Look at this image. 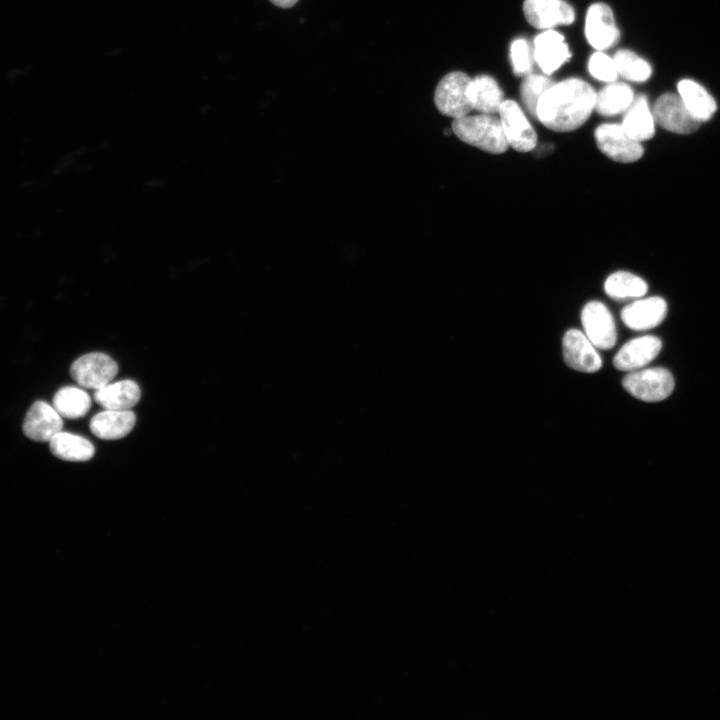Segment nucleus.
<instances>
[{"label": "nucleus", "instance_id": "29", "mask_svg": "<svg viewBox=\"0 0 720 720\" xmlns=\"http://www.w3.org/2000/svg\"><path fill=\"white\" fill-rule=\"evenodd\" d=\"M510 57L516 75H526L530 73L532 67L530 48L525 39L517 38L511 43Z\"/></svg>", "mask_w": 720, "mask_h": 720}, {"label": "nucleus", "instance_id": "28", "mask_svg": "<svg viewBox=\"0 0 720 720\" xmlns=\"http://www.w3.org/2000/svg\"><path fill=\"white\" fill-rule=\"evenodd\" d=\"M588 69L594 78L604 82H612L618 75L613 58L600 51L590 56Z\"/></svg>", "mask_w": 720, "mask_h": 720}, {"label": "nucleus", "instance_id": "2", "mask_svg": "<svg viewBox=\"0 0 720 720\" xmlns=\"http://www.w3.org/2000/svg\"><path fill=\"white\" fill-rule=\"evenodd\" d=\"M452 131L462 142L492 154L504 153L509 147L500 118L491 114L456 118Z\"/></svg>", "mask_w": 720, "mask_h": 720}, {"label": "nucleus", "instance_id": "11", "mask_svg": "<svg viewBox=\"0 0 720 720\" xmlns=\"http://www.w3.org/2000/svg\"><path fill=\"white\" fill-rule=\"evenodd\" d=\"M585 35L591 46L604 50L614 46L620 37L613 12L605 3H594L587 11Z\"/></svg>", "mask_w": 720, "mask_h": 720}, {"label": "nucleus", "instance_id": "14", "mask_svg": "<svg viewBox=\"0 0 720 720\" xmlns=\"http://www.w3.org/2000/svg\"><path fill=\"white\" fill-rule=\"evenodd\" d=\"M662 348L661 340L653 335L636 337L626 342L616 353L613 365L620 371L631 372L648 365Z\"/></svg>", "mask_w": 720, "mask_h": 720}, {"label": "nucleus", "instance_id": "23", "mask_svg": "<svg viewBox=\"0 0 720 720\" xmlns=\"http://www.w3.org/2000/svg\"><path fill=\"white\" fill-rule=\"evenodd\" d=\"M604 290L610 298L617 301L636 300L647 293L648 285L633 273L617 271L608 276Z\"/></svg>", "mask_w": 720, "mask_h": 720}, {"label": "nucleus", "instance_id": "4", "mask_svg": "<svg viewBox=\"0 0 720 720\" xmlns=\"http://www.w3.org/2000/svg\"><path fill=\"white\" fill-rule=\"evenodd\" d=\"M470 81L471 78L461 71L450 72L439 81L434 103L441 114L456 119L473 110L467 95Z\"/></svg>", "mask_w": 720, "mask_h": 720}, {"label": "nucleus", "instance_id": "8", "mask_svg": "<svg viewBox=\"0 0 720 720\" xmlns=\"http://www.w3.org/2000/svg\"><path fill=\"white\" fill-rule=\"evenodd\" d=\"M655 123L677 134H690L698 130L700 122L689 112L678 94L666 93L655 102Z\"/></svg>", "mask_w": 720, "mask_h": 720}, {"label": "nucleus", "instance_id": "30", "mask_svg": "<svg viewBox=\"0 0 720 720\" xmlns=\"http://www.w3.org/2000/svg\"><path fill=\"white\" fill-rule=\"evenodd\" d=\"M274 5L281 7V8H290L294 6L298 0H269Z\"/></svg>", "mask_w": 720, "mask_h": 720}, {"label": "nucleus", "instance_id": "3", "mask_svg": "<svg viewBox=\"0 0 720 720\" xmlns=\"http://www.w3.org/2000/svg\"><path fill=\"white\" fill-rule=\"evenodd\" d=\"M622 385L629 394L641 401L658 402L671 395L675 382L669 370L652 367L628 372Z\"/></svg>", "mask_w": 720, "mask_h": 720}, {"label": "nucleus", "instance_id": "10", "mask_svg": "<svg viewBox=\"0 0 720 720\" xmlns=\"http://www.w3.org/2000/svg\"><path fill=\"white\" fill-rule=\"evenodd\" d=\"M562 351L565 363L573 370L595 373L602 367V359L596 347L578 329H570L564 334Z\"/></svg>", "mask_w": 720, "mask_h": 720}, {"label": "nucleus", "instance_id": "26", "mask_svg": "<svg viewBox=\"0 0 720 720\" xmlns=\"http://www.w3.org/2000/svg\"><path fill=\"white\" fill-rule=\"evenodd\" d=\"M613 60L617 73L627 80L643 82L651 76L650 64L630 50H618Z\"/></svg>", "mask_w": 720, "mask_h": 720}, {"label": "nucleus", "instance_id": "22", "mask_svg": "<svg viewBox=\"0 0 720 720\" xmlns=\"http://www.w3.org/2000/svg\"><path fill=\"white\" fill-rule=\"evenodd\" d=\"M49 448L55 457L72 462L87 461L95 453V448L89 440L63 431L51 438Z\"/></svg>", "mask_w": 720, "mask_h": 720}, {"label": "nucleus", "instance_id": "27", "mask_svg": "<svg viewBox=\"0 0 720 720\" xmlns=\"http://www.w3.org/2000/svg\"><path fill=\"white\" fill-rule=\"evenodd\" d=\"M554 82L542 75L530 74L522 82L520 94L522 102L528 112L536 117V109L541 96Z\"/></svg>", "mask_w": 720, "mask_h": 720}, {"label": "nucleus", "instance_id": "20", "mask_svg": "<svg viewBox=\"0 0 720 720\" xmlns=\"http://www.w3.org/2000/svg\"><path fill=\"white\" fill-rule=\"evenodd\" d=\"M625 112L621 125L631 138L642 142L654 136L655 119L644 95L634 99Z\"/></svg>", "mask_w": 720, "mask_h": 720}, {"label": "nucleus", "instance_id": "6", "mask_svg": "<svg viewBox=\"0 0 720 720\" xmlns=\"http://www.w3.org/2000/svg\"><path fill=\"white\" fill-rule=\"evenodd\" d=\"M118 372L117 363L107 354L93 352L76 359L70 368L71 377L80 386L97 390L110 383Z\"/></svg>", "mask_w": 720, "mask_h": 720}, {"label": "nucleus", "instance_id": "19", "mask_svg": "<svg viewBox=\"0 0 720 720\" xmlns=\"http://www.w3.org/2000/svg\"><path fill=\"white\" fill-rule=\"evenodd\" d=\"M467 95L472 109L485 114L498 113L504 101L498 83L488 75H479L471 79Z\"/></svg>", "mask_w": 720, "mask_h": 720}, {"label": "nucleus", "instance_id": "18", "mask_svg": "<svg viewBox=\"0 0 720 720\" xmlns=\"http://www.w3.org/2000/svg\"><path fill=\"white\" fill-rule=\"evenodd\" d=\"M141 396L138 384L132 380H122L95 390V401L105 409L130 410Z\"/></svg>", "mask_w": 720, "mask_h": 720}, {"label": "nucleus", "instance_id": "15", "mask_svg": "<svg viewBox=\"0 0 720 720\" xmlns=\"http://www.w3.org/2000/svg\"><path fill=\"white\" fill-rule=\"evenodd\" d=\"M62 428V417L44 401H36L29 408L22 426L25 436L37 442H49Z\"/></svg>", "mask_w": 720, "mask_h": 720}, {"label": "nucleus", "instance_id": "25", "mask_svg": "<svg viewBox=\"0 0 720 720\" xmlns=\"http://www.w3.org/2000/svg\"><path fill=\"white\" fill-rule=\"evenodd\" d=\"M53 407L62 418L76 419L85 416L91 406L90 396L82 389L66 386L53 397Z\"/></svg>", "mask_w": 720, "mask_h": 720}, {"label": "nucleus", "instance_id": "21", "mask_svg": "<svg viewBox=\"0 0 720 720\" xmlns=\"http://www.w3.org/2000/svg\"><path fill=\"white\" fill-rule=\"evenodd\" d=\"M678 95L689 112L701 123L715 113L717 104L712 95L699 83L683 79L677 85Z\"/></svg>", "mask_w": 720, "mask_h": 720}, {"label": "nucleus", "instance_id": "12", "mask_svg": "<svg viewBox=\"0 0 720 720\" xmlns=\"http://www.w3.org/2000/svg\"><path fill=\"white\" fill-rule=\"evenodd\" d=\"M523 12L529 24L538 29L569 25L575 19L574 9L564 0H525Z\"/></svg>", "mask_w": 720, "mask_h": 720}, {"label": "nucleus", "instance_id": "17", "mask_svg": "<svg viewBox=\"0 0 720 720\" xmlns=\"http://www.w3.org/2000/svg\"><path fill=\"white\" fill-rule=\"evenodd\" d=\"M135 414L130 410L106 409L92 417L90 430L103 440H115L125 437L134 427Z\"/></svg>", "mask_w": 720, "mask_h": 720}, {"label": "nucleus", "instance_id": "7", "mask_svg": "<svg viewBox=\"0 0 720 720\" xmlns=\"http://www.w3.org/2000/svg\"><path fill=\"white\" fill-rule=\"evenodd\" d=\"M498 113L509 146L518 152H529L536 147V132L515 101L504 100Z\"/></svg>", "mask_w": 720, "mask_h": 720}, {"label": "nucleus", "instance_id": "9", "mask_svg": "<svg viewBox=\"0 0 720 720\" xmlns=\"http://www.w3.org/2000/svg\"><path fill=\"white\" fill-rule=\"evenodd\" d=\"M584 334L599 349H611L617 340L616 325L610 310L600 301H590L582 309Z\"/></svg>", "mask_w": 720, "mask_h": 720}, {"label": "nucleus", "instance_id": "13", "mask_svg": "<svg viewBox=\"0 0 720 720\" xmlns=\"http://www.w3.org/2000/svg\"><path fill=\"white\" fill-rule=\"evenodd\" d=\"M666 315L667 303L658 296L633 300L621 311L623 323L635 331H645L658 326Z\"/></svg>", "mask_w": 720, "mask_h": 720}, {"label": "nucleus", "instance_id": "5", "mask_svg": "<svg viewBox=\"0 0 720 720\" xmlns=\"http://www.w3.org/2000/svg\"><path fill=\"white\" fill-rule=\"evenodd\" d=\"M594 135L599 150L613 161L631 163L644 154L641 142L631 138L621 124H601Z\"/></svg>", "mask_w": 720, "mask_h": 720}, {"label": "nucleus", "instance_id": "16", "mask_svg": "<svg viewBox=\"0 0 720 720\" xmlns=\"http://www.w3.org/2000/svg\"><path fill=\"white\" fill-rule=\"evenodd\" d=\"M571 57L564 37L554 31L547 30L534 40V58L546 74H551Z\"/></svg>", "mask_w": 720, "mask_h": 720}, {"label": "nucleus", "instance_id": "1", "mask_svg": "<svg viewBox=\"0 0 720 720\" xmlns=\"http://www.w3.org/2000/svg\"><path fill=\"white\" fill-rule=\"evenodd\" d=\"M596 92L578 78L554 83L538 101L536 118L548 129L570 132L581 127L595 107Z\"/></svg>", "mask_w": 720, "mask_h": 720}, {"label": "nucleus", "instance_id": "24", "mask_svg": "<svg viewBox=\"0 0 720 720\" xmlns=\"http://www.w3.org/2000/svg\"><path fill=\"white\" fill-rule=\"evenodd\" d=\"M634 100L630 86L617 82L596 93L594 109L602 116H614L625 112Z\"/></svg>", "mask_w": 720, "mask_h": 720}]
</instances>
